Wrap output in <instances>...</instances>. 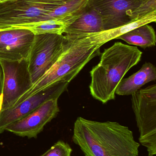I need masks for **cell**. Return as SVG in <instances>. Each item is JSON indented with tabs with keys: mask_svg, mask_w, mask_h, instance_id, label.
<instances>
[{
	"mask_svg": "<svg viewBox=\"0 0 156 156\" xmlns=\"http://www.w3.org/2000/svg\"><path fill=\"white\" fill-rule=\"evenodd\" d=\"M65 36L69 42L66 50L53 66L17 100L14 106L55 83H69L91 60L101 55V47L91 44L84 37Z\"/></svg>",
	"mask_w": 156,
	"mask_h": 156,
	"instance_id": "3957f363",
	"label": "cell"
},
{
	"mask_svg": "<svg viewBox=\"0 0 156 156\" xmlns=\"http://www.w3.org/2000/svg\"><path fill=\"white\" fill-rule=\"evenodd\" d=\"M3 72L2 110L14 106L17 100L33 86L27 59L18 61L0 60Z\"/></svg>",
	"mask_w": 156,
	"mask_h": 156,
	"instance_id": "ba28073f",
	"label": "cell"
},
{
	"mask_svg": "<svg viewBox=\"0 0 156 156\" xmlns=\"http://www.w3.org/2000/svg\"><path fill=\"white\" fill-rule=\"evenodd\" d=\"M142 6L147 7L152 11L156 10V0H133Z\"/></svg>",
	"mask_w": 156,
	"mask_h": 156,
	"instance_id": "ac0fdd59",
	"label": "cell"
},
{
	"mask_svg": "<svg viewBox=\"0 0 156 156\" xmlns=\"http://www.w3.org/2000/svg\"><path fill=\"white\" fill-rule=\"evenodd\" d=\"M74 0H12L0 3V29L51 19L60 5Z\"/></svg>",
	"mask_w": 156,
	"mask_h": 156,
	"instance_id": "277c9868",
	"label": "cell"
},
{
	"mask_svg": "<svg viewBox=\"0 0 156 156\" xmlns=\"http://www.w3.org/2000/svg\"><path fill=\"white\" fill-rule=\"evenodd\" d=\"M34 36L27 29H0V60L27 59Z\"/></svg>",
	"mask_w": 156,
	"mask_h": 156,
	"instance_id": "8fae6325",
	"label": "cell"
},
{
	"mask_svg": "<svg viewBox=\"0 0 156 156\" xmlns=\"http://www.w3.org/2000/svg\"><path fill=\"white\" fill-rule=\"evenodd\" d=\"M156 22V11H154L139 19L120 27L104 30L97 33H91L79 35L84 37L89 41L91 44L101 47L105 43L113 39H116L120 36L138 27L151 23H155Z\"/></svg>",
	"mask_w": 156,
	"mask_h": 156,
	"instance_id": "7c38bea8",
	"label": "cell"
},
{
	"mask_svg": "<svg viewBox=\"0 0 156 156\" xmlns=\"http://www.w3.org/2000/svg\"><path fill=\"white\" fill-rule=\"evenodd\" d=\"M143 52L137 47L116 42L104 49L100 63L90 72L92 96L103 104L114 100L115 90L125 74L137 65Z\"/></svg>",
	"mask_w": 156,
	"mask_h": 156,
	"instance_id": "7a4b0ae2",
	"label": "cell"
},
{
	"mask_svg": "<svg viewBox=\"0 0 156 156\" xmlns=\"http://www.w3.org/2000/svg\"><path fill=\"white\" fill-rule=\"evenodd\" d=\"M104 31L102 20L93 8L87 5L80 16L66 29L68 35H79Z\"/></svg>",
	"mask_w": 156,
	"mask_h": 156,
	"instance_id": "5bb4252c",
	"label": "cell"
},
{
	"mask_svg": "<svg viewBox=\"0 0 156 156\" xmlns=\"http://www.w3.org/2000/svg\"><path fill=\"white\" fill-rule=\"evenodd\" d=\"M3 95L2 94L0 96V112L2 110V103Z\"/></svg>",
	"mask_w": 156,
	"mask_h": 156,
	"instance_id": "ffe728a7",
	"label": "cell"
},
{
	"mask_svg": "<svg viewBox=\"0 0 156 156\" xmlns=\"http://www.w3.org/2000/svg\"><path fill=\"white\" fill-rule=\"evenodd\" d=\"M69 83H55L35 94L12 108L0 112V134L7 126L24 118L49 100L58 99L66 90Z\"/></svg>",
	"mask_w": 156,
	"mask_h": 156,
	"instance_id": "9c48e42d",
	"label": "cell"
},
{
	"mask_svg": "<svg viewBox=\"0 0 156 156\" xmlns=\"http://www.w3.org/2000/svg\"><path fill=\"white\" fill-rule=\"evenodd\" d=\"M83 12L64 17L40 21L10 28L27 29L34 35L45 34H65L66 29L80 16Z\"/></svg>",
	"mask_w": 156,
	"mask_h": 156,
	"instance_id": "9a60e30c",
	"label": "cell"
},
{
	"mask_svg": "<svg viewBox=\"0 0 156 156\" xmlns=\"http://www.w3.org/2000/svg\"><path fill=\"white\" fill-rule=\"evenodd\" d=\"M156 79V68L151 63L146 62L140 70L127 78L123 79L115 90V94L132 95L143 86Z\"/></svg>",
	"mask_w": 156,
	"mask_h": 156,
	"instance_id": "4fadbf2b",
	"label": "cell"
},
{
	"mask_svg": "<svg viewBox=\"0 0 156 156\" xmlns=\"http://www.w3.org/2000/svg\"><path fill=\"white\" fill-rule=\"evenodd\" d=\"M68 44L67 38L63 34L35 35L27 58L28 70L33 84L53 66Z\"/></svg>",
	"mask_w": 156,
	"mask_h": 156,
	"instance_id": "5b68a950",
	"label": "cell"
},
{
	"mask_svg": "<svg viewBox=\"0 0 156 156\" xmlns=\"http://www.w3.org/2000/svg\"><path fill=\"white\" fill-rule=\"evenodd\" d=\"M132 109L140 133L139 141L148 156L156 154V85L140 89L132 94Z\"/></svg>",
	"mask_w": 156,
	"mask_h": 156,
	"instance_id": "8992f818",
	"label": "cell"
},
{
	"mask_svg": "<svg viewBox=\"0 0 156 156\" xmlns=\"http://www.w3.org/2000/svg\"><path fill=\"white\" fill-rule=\"evenodd\" d=\"M12 1V0H0V3L4 2H7V1Z\"/></svg>",
	"mask_w": 156,
	"mask_h": 156,
	"instance_id": "44dd1931",
	"label": "cell"
},
{
	"mask_svg": "<svg viewBox=\"0 0 156 156\" xmlns=\"http://www.w3.org/2000/svg\"><path fill=\"white\" fill-rule=\"evenodd\" d=\"M116 39H122L129 44L139 46L144 49L155 46L156 43L155 32L149 24L138 27Z\"/></svg>",
	"mask_w": 156,
	"mask_h": 156,
	"instance_id": "2e32d148",
	"label": "cell"
},
{
	"mask_svg": "<svg viewBox=\"0 0 156 156\" xmlns=\"http://www.w3.org/2000/svg\"><path fill=\"white\" fill-rule=\"evenodd\" d=\"M72 152V149L67 143L60 140L40 156H71Z\"/></svg>",
	"mask_w": 156,
	"mask_h": 156,
	"instance_id": "e0dca14e",
	"label": "cell"
},
{
	"mask_svg": "<svg viewBox=\"0 0 156 156\" xmlns=\"http://www.w3.org/2000/svg\"><path fill=\"white\" fill-rule=\"evenodd\" d=\"M72 140L85 156H139L140 144L132 132L116 122H99L78 117Z\"/></svg>",
	"mask_w": 156,
	"mask_h": 156,
	"instance_id": "6da1fadb",
	"label": "cell"
},
{
	"mask_svg": "<svg viewBox=\"0 0 156 156\" xmlns=\"http://www.w3.org/2000/svg\"><path fill=\"white\" fill-rule=\"evenodd\" d=\"M3 81V72L2 69V66L0 64V96L2 94Z\"/></svg>",
	"mask_w": 156,
	"mask_h": 156,
	"instance_id": "d6986e66",
	"label": "cell"
},
{
	"mask_svg": "<svg viewBox=\"0 0 156 156\" xmlns=\"http://www.w3.org/2000/svg\"><path fill=\"white\" fill-rule=\"evenodd\" d=\"M101 17L104 30L127 24L153 12L133 0H89Z\"/></svg>",
	"mask_w": 156,
	"mask_h": 156,
	"instance_id": "52a82bcc",
	"label": "cell"
},
{
	"mask_svg": "<svg viewBox=\"0 0 156 156\" xmlns=\"http://www.w3.org/2000/svg\"><path fill=\"white\" fill-rule=\"evenodd\" d=\"M58 99H51L24 118L8 126L5 131L18 136L36 138L45 126L56 116L60 112Z\"/></svg>",
	"mask_w": 156,
	"mask_h": 156,
	"instance_id": "30bf717a",
	"label": "cell"
}]
</instances>
